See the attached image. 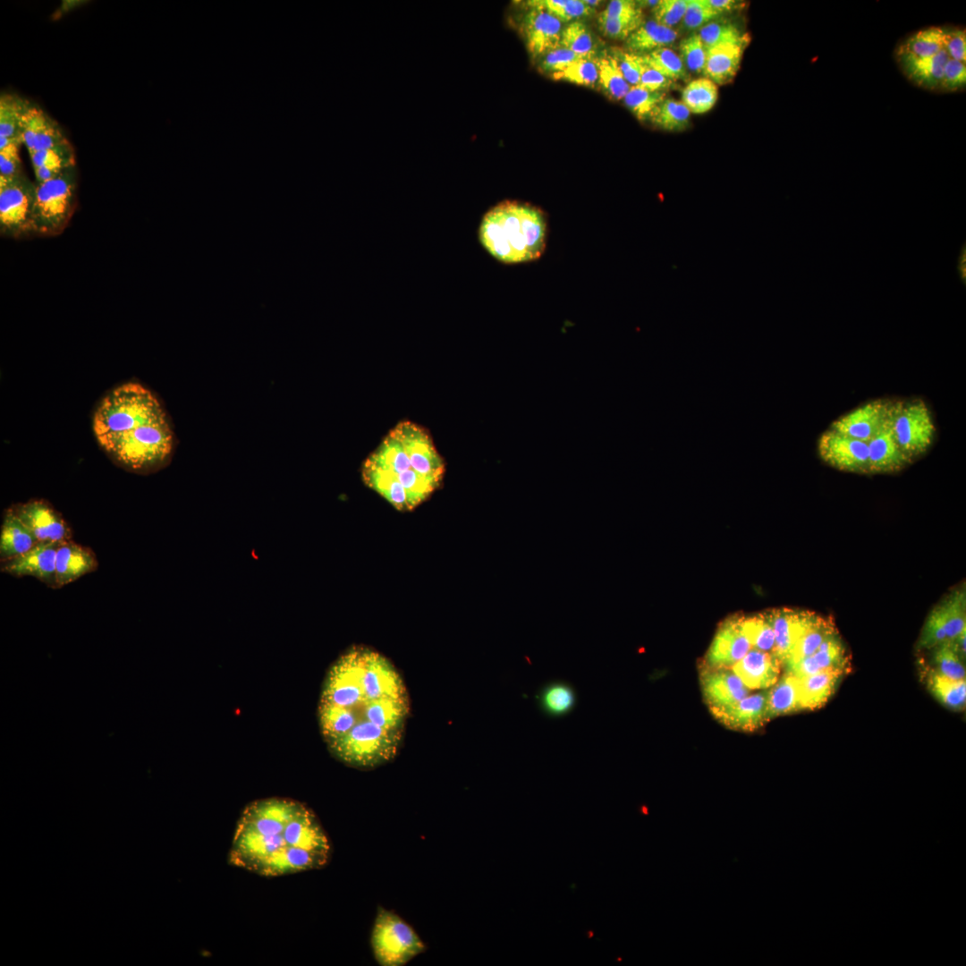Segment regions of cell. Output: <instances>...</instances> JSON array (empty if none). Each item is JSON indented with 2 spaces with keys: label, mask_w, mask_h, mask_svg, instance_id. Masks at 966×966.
<instances>
[{
  "label": "cell",
  "mask_w": 966,
  "mask_h": 966,
  "mask_svg": "<svg viewBox=\"0 0 966 966\" xmlns=\"http://www.w3.org/2000/svg\"><path fill=\"white\" fill-rule=\"evenodd\" d=\"M410 703L393 663L374 649L353 646L331 665L324 679L318 708L321 735L343 763L377 767L397 755Z\"/></svg>",
  "instance_id": "1"
},
{
  "label": "cell",
  "mask_w": 966,
  "mask_h": 966,
  "mask_svg": "<svg viewBox=\"0 0 966 966\" xmlns=\"http://www.w3.org/2000/svg\"><path fill=\"white\" fill-rule=\"evenodd\" d=\"M331 841L314 811L289 798L256 800L242 811L229 864L262 877H279L328 864Z\"/></svg>",
  "instance_id": "2"
},
{
  "label": "cell",
  "mask_w": 966,
  "mask_h": 966,
  "mask_svg": "<svg viewBox=\"0 0 966 966\" xmlns=\"http://www.w3.org/2000/svg\"><path fill=\"white\" fill-rule=\"evenodd\" d=\"M92 428L104 452L127 470L153 472L171 458L174 434L166 413L140 383L127 382L108 392L95 409Z\"/></svg>",
  "instance_id": "3"
},
{
  "label": "cell",
  "mask_w": 966,
  "mask_h": 966,
  "mask_svg": "<svg viewBox=\"0 0 966 966\" xmlns=\"http://www.w3.org/2000/svg\"><path fill=\"white\" fill-rule=\"evenodd\" d=\"M445 464L428 430L409 421L397 423L362 465L366 486L395 509L411 511L443 483Z\"/></svg>",
  "instance_id": "4"
},
{
  "label": "cell",
  "mask_w": 966,
  "mask_h": 966,
  "mask_svg": "<svg viewBox=\"0 0 966 966\" xmlns=\"http://www.w3.org/2000/svg\"><path fill=\"white\" fill-rule=\"evenodd\" d=\"M894 56L904 76L927 90L949 93L966 85V30L945 25L919 30L895 47Z\"/></svg>",
  "instance_id": "5"
},
{
  "label": "cell",
  "mask_w": 966,
  "mask_h": 966,
  "mask_svg": "<svg viewBox=\"0 0 966 966\" xmlns=\"http://www.w3.org/2000/svg\"><path fill=\"white\" fill-rule=\"evenodd\" d=\"M547 221L542 210L516 200L502 201L483 216L479 240L496 260L517 264L535 260L545 250Z\"/></svg>",
  "instance_id": "6"
},
{
  "label": "cell",
  "mask_w": 966,
  "mask_h": 966,
  "mask_svg": "<svg viewBox=\"0 0 966 966\" xmlns=\"http://www.w3.org/2000/svg\"><path fill=\"white\" fill-rule=\"evenodd\" d=\"M74 166L54 179L36 185L30 217V233L55 236L68 225L76 207Z\"/></svg>",
  "instance_id": "7"
},
{
  "label": "cell",
  "mask_w": 966,
  "mask_h": 966,
  "mask_svg": "<svg viewBox=\"0 0 966 966\" xmlns=\"http://www.w3.org/2000/svg\"><path fill=\"white\" fill-rule=\"evenodd\" d=\"M370 944L376 961L382 966H402L427 950L408 923L381 906L377 907Z\"/></svg>",
  "instance_id": "8"
},
{
  "label": "cell",
  "mask_w": 966,
  "mask_h": 966,
  "mask_svg": "<svg viewBox=\"0 0 966 966\" xmlns=\"http://www.w3.org/2000/svg\"><path fill=\"white\" fill-rule=\"evenodd\" d=\"M892 424L899 446L912 461L926 453L934 444L935 420L921 398L894 400Z\"/></svg>",
  "instance_id": "9"
},
{
  "label": "cell",
  "mask_w": 966,
  "mask_h": 966,
  "mask_svg": "<svg viewBox=\"0 0 966 966\" xmlns=\"http://www.w3.org/2000/svg\"><path fill=\"white\" fill-rule=\"evenodd\" d=\"M36 185L23 174L0 177V231L20 237L30 233V217Z\"/></svg>",
  "instance_id": "10"
},
{
  "label": "cell",
  "mask_w": 966,
  "mask_h": 966,
  "mask_svg": "<svg viewBox=\"0 0 966 966\" xmlns=\"http://www.w3.org/2000/svg\"><path fill=\"white\" fill-rule=\"evenodd\" d=\"M817 451L819 458L833 468L869 474L868 443L864 441L828 428L819 436Z\"/></svg>",
  "instance_id": "11"
},
{
  "label": "cell",
  "mask_w": 966,
  "mask_h": 966,
  "mask_svg": "<svg viewBox=\"0 0 966 966\" xmlns=\"http://www.w3.org/2000/svg\"><path fill=\"white\" fill-rule=\"evenodd\" d=\"M38 543L72 540V530L62 514L47 501L30 499L10 506Z\"/></svg>",
  "instance_id": "12"
},
{
  "label": "cell",
  "mask_w": 966,
  "mask_h": 966,
  "mask_svg": "<svg viewBox=\"0 0 966 966\" xmlns=\"http://www.w3.org/2000/svg\"><path fill=\"white\" fill-rule=\"evenodd\" d=\"M742 616H732L718 627L701 667L731 668L751 648L741 626Z\"/></svg>",
  "instance_id": "13"
},
{
  "label": "cell",
  "mask_w": 966,
  "mask_h": 966,
  "mask_svg": "<svg viewBox=\"0 0 966 966\" xmlns=\"http://www.w3.org/2000/svg\"><path fill=\"white\" fill-rule=\"evenodd\" d=\"M894 399H875L840 416L829 426L841 434L869 443L888 418Z\"/></svg>",
  "instance_id": "14"
},
{
  "label": "cell",
  "mask_w": 966,
  "mask_h": 966,
  "mask_svg": "<svg viewBox=\"0 0 966 966\" xmlns=\"http://www.w3.org/2000/svg\"><path fill=\"white\" fill-rule=\"evenodd\" d=\"M60 543H38L25 554L1 563V572L14 577L32 576L57 589L55 555Z\"/></svg>",
  "instance_id": "15"
},
{
  "label": "cell",
  "mask_w": 966,
  "mask_h": 966,
  "mask_svg": "<svg viewBox=\"0 0 966 966\" xmlns=\"http://www.w3.org/2000/svg\"><path fill=\"white\" fill-rule=\"evenodd\" d=\"M775 634L773 654L782 665L788 659L797 640L811 623L815 614L791 608H775L762 613Z\"/></svg>",
  "instance_id": "16"
},
{
  "label": "cell",
  "mask_w": 966,
  "mask_h": 966,
  "mask_svg": "<svg viewBox=\"0 0 966 966\" xmlns=\"http://www.w3.org/2000/svg\"><path fill=\"white\" fill-rule=\"evenodd\" d=\"M894 403V400H893ZM892 411L883 426L869 441V474L898 472L913 461L899 446L893 430Z\"/></svg>",
  "instance_id": "17"
},
{
  "label": "cell",
  "mask_w": 966,
  "mask_h": 966,
  "mask_svg": "<svg viewBox=\"0 0 966 966\" xmlns=\"http://www.w3.org/2000/svg\"><path fill=\"white\" fill-rule=\"evenodd\" d=\"M699 681L709 709L730 706L750 695V690L731 668L700 667Z\"/></svg>",
  "instance_id": "18"
},
{
  "label": "cell",
  "mask_w": 966,
  "mask_h": 966,
  "mask_svg": "<svg viewBox=\"0 0 966 966\" xmlns=\"http://www.w3.org/2000/svg\"><path fill=\"white\" fill-rule=\"evenodd\" d=\"M521 27L527 49L534 59L560 46L562 22L543 9L530 8L523 16Z\"/></svg>",
  "instance_id": "19"
},
{
  "label": "cell",
  "mask_w": 966,
  "mask_h": 966,
  "mask_svg": "<svg viewBox=\"0 0 966 966\" xmlns=\"http://www.w3.org/2000/svg\"><path fill=\"white\" fill-rule=\"evenodd\" d=\"M18 138L29 154L68 144L57 124L42 109L29 103L21 114Z\"/></svg>",
  "instance_id": "20"
},
{
  "label": "cell",
  "mask_w": 966,
  "mask_h": 966,
  "mask_svg": "<svg viewBox=\"0 0 966 966\" xmlns=\"http://www.w3.org/2000/svg\"><path fill=\"white\" fill-rule=\"evenodd\" d=\"M767 691L748 695L734 704L709 711L729 729L753 732L769 721Z\"/></svg>",
  "instance_id": "21"
},
{
  "label": "cell",
  "mask_w": 966,
  "mask_h": 966,
  "mask_svg": "<svg viewBox=\"0 0 966 966\" xmlns=\"http://www.w3.org/2000/svg\"><path fill=\"white\" fill-rule=\"evenodd\" d=\"M782 664L772 653L750 648L731 667L749 690L769 689L781 673Z\"/></svg>",
  "instance_id": "22"
},
{
  "label": "cell",
  "mask_w": 966,
  "mask_h": 966,
  "mask_svg": "<svg viewBox=\"0 0 966 966\" xmlns=\"http://www.w3.org/2000/svg\"><path fill=\"white\" fill-rule=\"evenodd\" d=\"M98 567L95 553L89 547L72 540L59 544L55 555L56 587L62 588Z\"/></svg>",
  "instance_id": "23"
},
{
  "label": "cell",
  "mask_w": 966,
  "mask_h": 966,
  "mask_svg": "<svg viewBox=\"0 0 966 966\" xmlns=\"http://www.w3.org/2000/svg\"><path fill=\"white\" fill-rule=\"evenodd\" d=\"M38 544V540L8 507L3 516L0 532V561L20 556Z\"/></svg>",
  "instance_id": "24"
},
{
  "label": "cell",
  "mask_w": 966,
  "mask_h": 966,
  "mask_svg": "<svg viewBox=\"0 0 966 966\" xmlns=\"http://www.w3.org/2000/svg\"><path fill=\"white\" fill-rule=\"evenodd\" d=\"M844 674L835 670H825L799 678L801 710H814L824 706Z\"/></svg>",
  "instance_id": "25"
},
{
  "label": "cell",
  "mask_w": 966,
  "mask_h": 966,
  "mask_svg": "<svg viewBox=\"0 0 966 966\" xmlns=\"http://www.w3.org/2000/svg\"><path fill=\"white\" fill-rule=\"evenodd\" d=\"M744 45L726 44L707 50L703 73L718 85L730 82L740 67Z\"/></svg>",
  "instance_id": "26"
},
{
  "label": "cell",
  "mask_w": 966,
  "mask_h": 966,
  "mask_svg": "<svg viewBox=\"0 0 966 966\" xmlns=\"http://www.w3.org/2000/svg\"><path fill=\"white\" fill-rule=\"evenodd\" d=\"M678 38L676 30L663 26L654 20L643 21L625 41L629 52L645 55L661 47H667Z\"/></svg>",
  "instance_id": "27"
},
{
  "label": "cell",
  "mask_w": 966,
  "mask_h": 966,
  "mask_svg": "<svg viewBox=\"0 0 966 966\" xmlns=\"http://www.w3.org/2000/svg\"><path fill=\"white\" fill-rule=\"evenodd\" d=\"M767 702L769 720L801 710L799 678L785 672L770 690L767 691Z\"/></svg>",
  "instance_id": "28"
},
{
  "label": "cell",
  "mask_w": 966,
  "mask_h": 966,
  "mask_svg": "<svg viewBox=\"0 0 966 966\" xmlns=\"http://www.w3.org/2000/svg\"><path fill=\"white\" fill-rule=\"evenodd\" d=\"M542 712L551 717H562L572 712L576 705L573 687L563 681H554L544 685L538 696Z\"/></svg>",
  "instance_id": "29"
},
{
  "label": "cell",
  "mask_w": 966,
  "mask_h": 966,
  "mask_svg": "<svg viewBox=\"0 0 966 966\" xmlns=\"http://www.w3.org/2000/svg\"><path fill=\"white\" fill-rule=\"evenodd\" d=\"M926 673L927 687L936 699L953 710L964 709L966 702L965 679H951L942 675L933 668Z\"/></svg>",
  "instance_id": "30"
},
{
  "label": "cell",
  "mask_w": 966,
  "mask_h": 966,
  "mask_svg": "<svg viewBox=\"0 0 966 966\" xmlns=\"http://www.w3.org/2000/svg\"><path fill=\"white\" fill-rule=\"evenodd\" d=\"M835 631H837V630L832 621L816 615L811 623L797 640L784 665L813 655L824 640Z\"/></svg>",
  "instance_id": "31"
},
{
  "label": "cell",
  "mask_w": 966,
  "mask_h": 966,
  "mask_svg": "<svg viewBox=\"0 0 966 966\" xmlns=\"http://www.w3.org/2000/svg\"><path fill=\"white\" fill-rule=\"evenodd\" d=\"M597 66V84L602 91L613 100L623 99L631 89L624 79L617 61L613 55L596 57Z\"/></svg>",
  "instance_id": "32"
},
{
  "label": "cell",
  "mask_w": 966,
  "mask_h": 966,
  "mask_svg": "<svg viewBox=\"0 0 966 966\" xmlns=\"http://www.w3.org/2000/svg\"><path fill=\"white\" fill-rule=\"evenodd\" d=\"M820 671L835 670L847 674L851 659L837 631L828 635L811 655Z\"/></svg>",
  "instance_id": "33"
},
{
  "label": "cell",
  "mask_w": 966,
  "mask_h": 966,
  "mask_svg": "<svg viewBox=\"0 0 966 966\" xmlns=\"http://www.w3.org/2000/svg\"><path fill=\"white\" fill-rule=\"evenodd\" d=\"M691 112L682 102L665 97L651 112L649 120L660 129L670 131L685 130L690 123Z\"/></svg>",
  "instance_id": "34"
},
{
  "label": "cell",
  "mask_w": 966,
  "mask_h": 966,
  "mask_svg": "<svg viewBox=\"0 0 966 966\" xmlns=\"http://www.w3.org/2000/svg\"><path fill=\"white\" fill-rule=\"evenodd\" d=\"M717 86L706 77L690 81L682 89V103L690 112L703 114L709 111L717 100Z\"/></svg>",
  "instance_id": "35"
},
{
  "label": "cell",
  "mask_w": 966,
  "mask_h": 966,
  "mask_svg": "<svg viewBox=\"0 0 966 966\" xmlns=\"http://www.w3.org/2000/svg\"><path fill=\"white\" fill-rule=\"evenodd\" d=\"M706 50L726 44L747 45L750 40L747 34H741L731 22L711 21L702 26L698 33Z\"/></svg>",
  "instance_id": "36"
},
{
  "label": "cell",
  "mask_w": 966,
  "mask_h": 966,
  "mask_svg": "<svg viewBox=\"0 0 966 966\" xmlns=\"http://www.w3.org/2000/svg\"><path fill=\"white\" fill-rule=\"evenodd\" d=\"M560 46L584 58H594L596 55L591 32L580 21H572L562 30Z\"/></svg>",
  "instance_id": "37"
},
{
  "label": "cell",
  "mask_w": 966,
  "mask_h": 966,
  "mask_svg": "<svg viewBox=\"0 0 966 966\" xmlns=\"http://www.w3.org/2000/svg\"><path fill=\"white\" fill-rule=\"evenodd\" d=\"M947 612L945 600L928 614L918 642L919 649H932L947 641Z\"/></svg>",
  "instance_id": "38"
},
{
  "label": "cell",
  "mask_w": 966,
  "mask_h": 966,
  "mask_svg": "<svg viewBox=\"0 0 966 966\" xmlns=\"http://www.w3.org/2000/svg\"><path fill=\"white\" fill-rule=\"evenodd\" d=\"M530 8H539L547 11L561 22H568L589 16L595 11L589 6L584 0H535L527 4Z\"/></svg>",
  "instance_id": "39"
},
{
  "label": "cell",
  "mask_w": 966,
  "mask_h": 966,
  "mask_svg": "<svg viewBox=\"0 0 966 966\" xmlns=\"http://www.w3.org/2000/svg\"><path fill=\"white\" fill-rule=\"evenodd\" d=\"M640 55L647 64L673 81L685 80L688 78L681 57L668 47H661Z\"/></svg>",
  "instance_id": "40"
},
{
  "label": "cell",
  "mask_w": 966,
  "mask_h": 966,
  "mask_svg": "<svg viewBox=\"0 0 966 966\" xmlns=\"http://www.w3.org/2000/svg\"><path fill=\"white\" fill-rule=\"evenodd\" d=\"M741 626L751 648L773 654L774 631L762 613L752 616H742Z\"/></svg>",
  "instance_id": "41"
},
{
  "label": "cell",
  "mask_w": 966,
  "mask_h": 966,
  "mask_svg": "<svg viewBox=\"0 0 966 966\" xmlns=\"http://www.w3.org/2000/svg\"><path fill=\"white\" fill-rule=\"evenodd\" d=\"M597 76L596 57L581 58L569 64L561 72L551 75L555 80H564L589 88L596 87Z\"/></svg>",
  "instance_id": "42"
},
{
  "label": "cell",
  "mask_w": 966,
  "mask_h": 966,
  "mask_svg": "<svg viewBox=\"0 0 966 966\" xmlns=\"http://www.w3.org/2000/svg\"><path fill=\"white\" fill-rule=\"evenodd\" d=\"M932 660L934 669L942 675L955 680L965 679L964 660L959 656L950 640L934 648Z\"/></svg>",
  "instance_id": "43"
},
{
  "label": "cell",
  "mask_w": 966,
  "mask_h": 966,
  "mask_svg": "<svg viewBox=\"0 0 966 966\" xmlns=\"http://www.w3.org/2000/svg\"><path fill=\"white\" fill-rule=\"evenodd\" d=\"M26 103L25 100L12 95H3L1 97L0 137L19 139V125Z\"/></svg>",
  "instance_id": "44"
},
{
  "label": "cell",
  "mask_w": 966,
  "mask_h": 966,
  "mask_svg": "<svg viewBox=\"0 0 966 966\" xmlns=\"http://www.w3.org/2000/svg\"><path fill=\"white\" fill-rule=\"evenodd\" d=\"M665 97L663 91H651L637 85L631 87L623 101L639 120H645Z\"/></svg>",
  "instance_id": "45"
},
{
  "label": "cell",
  "mask_w": 966,
  "mask_h": 966,
  "mask_svg": "<svg viewBox=\"0 0 966 966\" xmlns=\"http://www.w3.org/2000/svg\"><path fill=\"white\" fill-rule=\"evenodd\" d=\"M30 157L33 168L43 167L62 172L74 166V157L69 152L68 144L34 151L30 153Z\"/></svg>",
  "instance_id": "46"
},
{
  "label": "cell",
  "mask_w": 966,
  "mask_h": 966,
  "mask_svg": "<svg viewBox=\"0 0 966 966\" xmlns=\"http://www.w3.org/2000/svg\"><path fill=\"white\" fill-rule=\"evenodd\" d=\"M679 55L685 66L691 72H702L707 50L698 34L693 33L683 38L680 43Z\"/></svg>",
  "instance_id": "47"
},
{
  "label": "cell",
  "mask_w": 966,
  "mask_h": 966,
  "mask_svg": "<svg viewBox=\"0 0 966 966\" xmlns=\"http://www.w3.org/2000/svg\"><path fill=\"white\" fill-rule=\"evenodd\" d=\"M19 139L0 137V177L12 178L23 174L19 155Z\"/></svg>",
  "instance_id": "48"
},
{
  "label": "cell",
  "mask_w": 966,
  "mask_h": 966,
  "mask_svg": "<svg viewBox=\"0 0 966 966\" xmlns=\"http://www.w3.org/2000/svg\"><path fill=\"white\" fill-rule=\"evenodd\" d=\"M642 17L606 18L598 15L597 25L604 36L613 39H625L643 22Z\"/></svg>",
  "instance_id": "49"
},
{
  "label": "cell",
  "mask_w": 966,
  "mask_h": 966,
  "mask_svg": "<svg viewBox=\"0 0 966 966\" xmlns=\"http://www.w3.org/2000/svg\"><path fill=\"white\" fill-rule=\"evenodd\" d=\"M720 15L707 3V0H688L682 24L690 30L700 29Z\"/></svg>",
  "instance_id": "50"
},
{
  "label": "cell",
  "mask_w": 966,
  "mask_h": 966,
  "mask_svg": "<svg viewBox=\"0 0 966 966\" xmlns=\"http://www.w3.org/2000/svg\"><path fill=\"white\" fill-rule=\"evenodd\" d=\"M688 0H660L652 9L654 21L673 29L682 21Z\"/></svg>",
  "instance_id": "51"
},
{
  "label": "cell",
  "mask_w": 966,
  "mask_h": 966,
  "mask_svg": "<svg viewBox=\"0 0 966 966\" xmlns=\"http://www.w3.org/2000/svg\"><path fill=\"white\" fill-rule=\"evenodd\" d=\"M581 58L584 57L559 46L538 59V68L542 73L552 75Z\"/></svg>",
  "instance_id": "52"
},
{
  "label": "cell",
  "mask_w": 966,
  "mask_h": 966,
  "mask_svg": "<svg viewBox=\"0 0 966 966\" xmlns=\"http://www.w3.org/2000/svg\"><path fill=\"white\" fill-rule=\"evenodd\" d=\"M612 55L617 61L619 68L626 81L631 86L639 85L640 78V55L626 52L618 48H614Z\"/></svg>",
  "instance_id": "53"
},
{
  "label": "cell",
  "mask_w": 966,
  "mask_h": 966,
  "mask_svg": "<svg viewBox=\"0 0 966 966\" xmlns=\"http://www.w3.org/2000/svg\"><path fill=\"white\" fill-rule=\"evenodd\" d=\"M640 57V78L639 86L651 91H663L669 89L673 80L647 64Z\"/></svg>",
  "instance_id": "54"
},
{
  "label": "cell",
  "mask_w": 966,
  "mask_h": 966,
  "mask_svg": "<svg viewBox=\"0 0 966 966\" xmlns=\"http://www.w3.org/2000/svg\"><path fill=\"white\" fill-rule=\"evenodd\" d=\"M606 18H635L642 17V8L639 2L631 0H614L599 13Z\"/></svg>",
  "instance_id": "55"
},
{
  "label": "cell",
  "mask_w": 966,
  "mask_h": 966,
  "mask_svg": "<svg viewBox=\"0 0 966 966\" xmlns=\"http://www.w3.org/2000/svg\"><path fill=\"white\" fill-rule=\"evenodd\" d=\"M707 3L719 14L732 11L739 5L738 2L733 0H707Z\"/></svg>",
  "instance_id": "56"
},
{
  "label": "cell",
  "mask_w": 966,
  "mask_h": 966,
  "mask_svg": "<svg viewBox=\"0 0 966 966\" xmlns=\"http://www.w3.org/2000/svg\"><path fill=\"white\" fill-rule=\"evenodd\" d=\"M33 169H34V174H35L38 183H41V182L50 181V180L54 179L55 177H56L61 173V172H57V171H55V170H52V169L43 168V167L33 168Z\"/></svg>",
  "instance_id": "57"
},
{
  "label": "cell",
  "mask_w": 966,
  "mask_h": 966,
  "mask_svg": "<svg viewBox=\"0 0 966 966\" xmlns=\"http://www.w3.org/2000/svg\"><path fill=\"white\" fill-rule=\"evenodd\" d=\"M965 258H966L965 257V247H963V249H962V251H961V254H960V257H959V265L957 267V269H958V271L960 273V275H961L962 279H963V282H965V276H966V273H965V261H966V259H965Z\"/></svg>",
  "instance_id": "58"
},
{
  "label": "cell",
  "mask_w": 966,
  "mask_h": 966,
  "mask_svg": "<svg viewBox=\"0 0 966 966\" xmlns=\"http://www.w3.org/2000/svg\"><path fill=\"white\" fill-rule=\"evenodd\" d=\"M584 1L589 6L592 7V8L598 5L599 3H600V1H589V0H584Z\"/></svg>",
  "instance_id": "59"
}]
</instances>
